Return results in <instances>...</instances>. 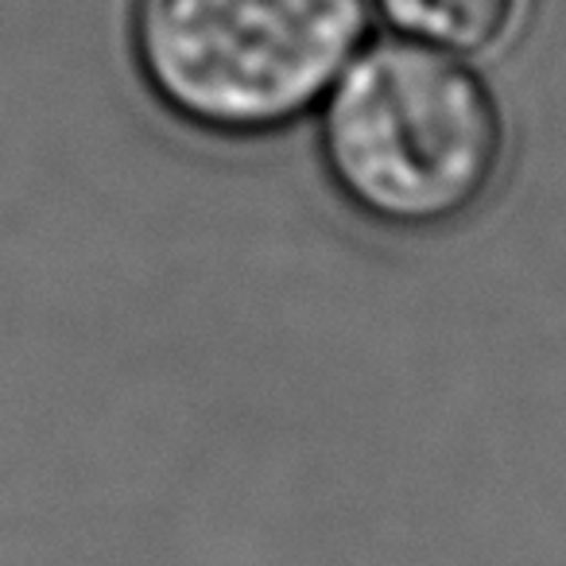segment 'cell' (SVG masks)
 <instances>
[{"label": "cell", "mask_w": 566, "mask_h": 566, "mask_svg": "<svg viewBox=\"0 0 566 566\" xmlns=\"http://www.w3.org/2000/svg\"><path fill=\"white\" fill-rule=\"evenodd\" d=\"M388 32L450 55H485L516 28L524 0H373Z\"/></svg>", "instance_id": "3957f363"}, {"label": "cell", "mask_w": 566, "mask_h": 566, "mask_svg": "<svg viewBox=\"0 0 566 566\" xmlns=\"http://www.w3.org/2000/svg\"><path fill=\"white\" fill-rule=\"evenodd\" d=\"M369 40V0H133L128 55L190 133L260 140L318 109Z\"/></svg>", "instance_id": "7a4b0ae2"}, {"label": "cell", "mask_w": 566, "mask_h": 566, "mask_svg": "<svg viewBox=\"0 0 566 566\" xmlns=\"http://www.w3.org/2000/svg\"><path fill=\"white\" fill-rule=\"evenodd\" d=\"M318 164L349 213L388 233L470 218L504 167L509 125L470 59L385 32L318 102Z\"/></svg>", "instance_id": "6da1fadb"}]
</instances>
